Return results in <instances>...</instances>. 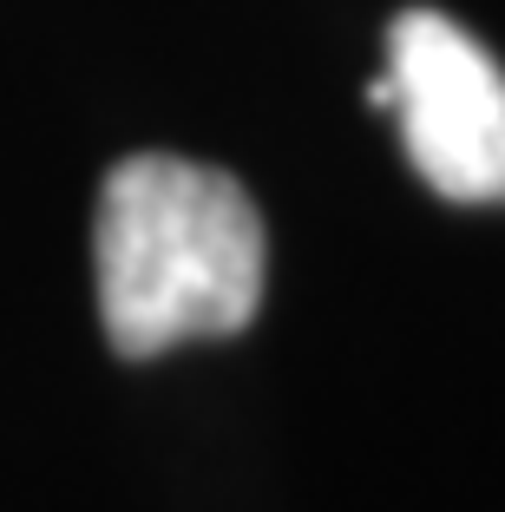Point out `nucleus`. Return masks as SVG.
<instances>
[{
	"label": "nucleus",
	"instance_id": "nucleus-2",
	"mask_svg": "<svg viewBox=\"0 0 505 512\" xmlns=\"http://www.w3.org/2000/svg\"><path fill=\"white\" fill-rule=\"evenodd\" d=\"M401 119L414 171L453 204L505 197V73L440 7H407L387 27V73L368 86Z\"/></svg>",
	"mask_w": 505,
	"mask_h": 512
},
{
	"label": "nucleus",
	"instance_id": "nucleus-1",
	"mask_svg": "<svg viewBox=\"0 0 505 512\" xmlns=\"http://www.w3.org/2000/svg\"><path fill=\"white\" fill-rule=\"evenodd\" d=\"M92 263L105 342L125 362H151L178 342L250 329L269 237L230 171L191 165L178 151H138L105 171Z\"/></svg>",
	"mask_w": 505,
	"mask_h": 512
}]
</instances>
